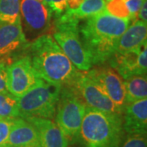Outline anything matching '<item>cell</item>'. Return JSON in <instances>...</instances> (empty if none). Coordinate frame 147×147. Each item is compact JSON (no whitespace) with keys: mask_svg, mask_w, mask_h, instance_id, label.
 <instances>
[{"mask_svg":"<svg viewBox=\"0 0 147 147\" xmlns=\"http://www.w3.org/2000/svg\"><path fill=\"white\" fill-rule=\"evenodd\" d=\"M105 10L116 17L131 20L124 0H105Z\"/></svg>","mask_w":147,"mask_h":147,"instance_id":"obj_21","label":"cell"},{"mask_svg":"<svg viewBox=\"0 0 147 147\" xmlns=\"http://www.w3.org/2000/svg\"><path fill=\"white\" fill-rule=\"evenodd\" d=\"M25 119L36 128L41 147H69L67 137L52 119L37 117H29Z\"/></svg>","mask_w":147,"mask_h":147,"instance_id":"obj_12","label":"cell"},{"mask_svg":"<svg viewBox=\"0 0 147 147\" xmlns=\"http://www.w3.org/2000/svg\"><path fill=\"white\" fill-rule=\"evenodd\" d=\"M52 13L46 4L37 0H21V18L33 34L39 36L49 30Z\"/></svg>","mask_w":147,"mask_h":147,"instance_id":"obj_10","label":"cell"},{"mask_svg":"<svg viewBox=\"0 0 147 147\" xmlns=\"http://www.w3.org/2000/svg\"><path fill=\"white\" fill-rule=\"evenodd\" d=\"M140 49L141 48L123 53H115L112 57H114L112 66L123 79L133 75H139L137 58Z\"/></svg>","mask_w":147,"mask_h":147,"instance_id":"obj_16","label":"cell"},{"mask_svg":"<svg viewBox=\"0 0 147 147\" xmlns=\"http://www.w3.org/2000/svg\"><path fill=\"white\" fill-rule=\"evenodd\" d=\"M126 104L147 98V79L145 75H133L124 79Z\"/></svg>","mask_w":147,"mask_h":147,"instance_id":"obj_17","label":"cell"},{"mask_svg":"<svg viewBox=\"0 0 147 147\" xmlns=\"http://www.w3.org/2000/svg\"><path fill=\"white\" fill-rule=\"evenodd\" d=\"M61 88V86L39 79L30 89L18 97L20 117L53 119L56 115L57 104Z\"/></svg>","mask_w":147,"mask_h":147,"instance_id":"obj_5","label":"cell"},{"mask_svg":"<svg viewBox=\"0 0 147 147\" xmlns=\"http://www.w3.org/2000/svg\"><path fill=\"white\" fill-rule=\"evenodd\" d=\"M71 87L77 92L86 106L108 114L123 115V112L114 103L100 85L87 74L80 73Z\"/></svg>","mask_w":147,"mask_h":147,"instance_id":"obj_7","label":"cell"},{"mask_svg":"<svg viewBox=\"0 0 147 147\" xmlns=\"http://www.w3.org/2000/svg\"><path fill=\"white\" fill-rule=\"evenodd\" d=\"M137 65L139 69V75L146 74L147 70V43H144L140 49L137 58Z\"/></svg>","mask_w":147,"mask_h":147,"instance_id":"obj_25","label":"cell"},{"mask_svg":"<svg viewBox=\"0 0 147 147\" xmlns=\"http://www.w3.org/2000/svg\"><path fill=\"white\" fill-rule=\"evenodd\" d=\"M147 3L146 1L144 2V3L142 4L141 9L139 11L138 16H137V20L142 21L145 23H147Z\"/></svg>","mask_w":147,"mask_h":147,"instance_id":"obj_28","label":"cell"},{"mask_svg":"<svg viewBox=\"0 0 147 147\" xmlns=\"http://www.w3.org/2000/svg\"><path fill=\"white\" fill-rule=\"evenodd\" d=\"M79 21L61 14L55 21L53 37L79 70L88 71L92 64L79 34Z\"/></svg>","mask_w":147,"mask_h":147,"instance_id":"obj_4","label":"cell"},{"mask_svg":"<svg viewBox=\"0 0 147 147\" xmlns=\"http://www.w3.org/2000/svg\"><path fill=\"white\" fill-rule=\"evenodd\" d=\"M123 134V115L86 107L79 136L83 147H120Z\"/></svg>","mask_w":147,"mask_h":147,"instance_id":"obj_3","label":"cell"},{"mask_svg":"<svg viewBox=\"0 0 147 147\" xmlns=\"http://www.w3.org/2000/svg\"><path fill=\"white\" fill-rule=\"evenodd\" d=\"M10 63L7 57L0 58V92L7 91V66Z\"/></svg>","mask_w":147,"mask_h":147,"instance_id":"obj_24","label":"cell"},{"mask_svg":"<svg viewBox=\"0 0 147 147\" xmlns=\"http://www.w3.org/2000/svg\"><path fill=\"white\" fill-rule=\"evenodd\" d=\"M126 3V6L130 13L131 21H135L137 19V16L139 11L142 7V4L146 0H124Z\"/></svg>","mask_w":147,"mask_h":147,"instance_id":"obj_26","label":"cell"},{"mask_svg":"<svg viewBox=\"0 0 147 147\" xmlns=\"http://www.w3.org/2000/svg\"><path fill=\"white\" fill-rule=\"evenodd\" d=\"M1 147H41L34 126L23 118H16L7 139Z\"/></svg>","mask_w":147,"mask_h":147,"instance_id":"obj_13","label":"cell"},{"mask_svg":"<svg viewBox=\"0 0 147 147\" xmlns=\"http://www.w3.org/2000/svg\"><path fill=\"white\" fill-rule=\"evenodd\" d=\"M21 21V0H0V24Z\"/></svg>","mask_w":147,"mask_h":147,"instance_id":"obj_19","label":"cell"},{"mask_svg":"<svg viewBox=\"0 0 147 147\" xmlns=\"http://www.w3.org/2000/svg\"><path fill=\"white\" fill-rule=\"evenodd\" d=\"M130 22L106 10L86 19L79 26V34L92 65H102L115 54L118 42Z\"/></svg>","mask_w":147,"mask_h":147,"instance_id":"obj_1","label":"cell"},{"mask_svg":"<svg viewBox=\"0 0 147 147\" xmlns=\"http://www.w3.org/2000/svg\"><path fill=\"white\" fill-rule=\"evenodd\" d=\"M105 10V0H84L77 9L65 11L64 14L77 20L88 19Z\"/></svg>","mask_w":147,"mask_h":147,"instance_id":"obj_18","label":"cell"},{"mask_svg":"<svg viewBox=\"0 0 147 147\" xmlns=\"http://www.w3.org/2000/svg\"><path fill=\"white\" fill-rule=\"evenodd\" d=\"M45 1V3H46V5L50 8V7H51V0H44Z\"/></svg>","mask_w":147,"mask_h":147,"instance_id":"obj_30","label":"cell"},{"mask_svg":"<svg viewBox=\"0 0 147 147\" xmlns=\"http://www.w3.org/2000/svg\"><path fill=\"white\" fill-rule=\"evenodd\" d=\"M28 47L38 75L48 83L71 87L81 73L51 34H43L37 37Z\"/></svg>","mask_w":147,"mask_h":147,"instance_id":"obj_2","label":"cell"},{"mask_svg":"<svg viewBox=\"0 0 147 147\" xmlns=\"http://www.w3.org/2000/svg\"><path fill=\"white\" fill-rule=\"evenodd\" d=\"M120 147H147L146 133L127 134Z\"/></svg>","mask_w":147,"mask_h":147,"instance_id":"obj_22","label":"cell"},{"mask_svg":"<svg viewBox=\"0 0 147 147\" xmlns=\"http://www.w3.org/2000/svg\"><path fill=\"white\" fill-rule=\"evenodd\" d=\"M20 117L18 97L7 90L0 92V119H16Z\"/></svg>","mask_w":147,"mask_h":147,"instance_id":"obj_20","label":"cell"},{"mask_svg":"<svg viewBox=\"0 0 147 147\" xmlns=\"http://www.w3.org/2000/svg\"><path fill=\"white\" fill-rule=\"evenodd\" d=\"M37 1H38V2H40V3H44V4H46V3H45V1H44V0H37Z\"/></svg>","mask_w":147,"mask_h":147,"instance_id":"obj_31","label":"cell"},{"mask_svg":"<svg viewBox=\"0 0 147 147\" xmlns=\"http://www.w3.org/2000/svg\"><path fill=\"white\" fill-rule=\"evenodd\" d=\"M84 0H67L65 11H74L77 9Z\"/></svg>","mask_w":147,"mask_h":147,"instance_id":"obj_29","label":"cell"},{"mask_svg":"<svg viewBox=\"0 0 147 147\" xmlns=\"http://www.w3.org/2000/svg\"><path fill=\"white\" fill-rule=\"evenodd\" d=\"M86 105L73 87L63 86L56 110V123L67 137L69 143L79 142Z\"/></svg>","mask_w":147,"mask_h":147,"instance_id":"obj_6","label":"cell"},{"mask_svg":"<svg viewBox=\"0 0 147 147\" xmlns=\"http://www.w3.org/2000/svg\"><path fill=\"white\" fill-rule=\"evenodd\" d=\"M28 46L21 21L13 24H0V58L7 57Z\"/></svg>","mask_w":147,"mask_h":147,"instance_id":"obj_11","label":"cell"},{"mask_svg":"<svg viewBox=\"0 0 147 147\" xmlns=\"http://www.w3.org/2000/svg\"><path fill=\"white\" fill-rule=\"evenodd\" d=\"M41 79L34 69L30 56L18 58L7 66V90L20 97Z\"/></svg>","mask_w":147,"mask_h":147,"instance_id":"obj_8","label":"cell"},{"mask_svg":"<svg viewBox=\"0 0 147 147\" xmlns=\"http://www.w3.org/2000/svg\"><path fill=\"white\" fill-rule=\"evenodd\" d=\"M147 23L139 20L131 21V26L120 37L115 53H123L141 48L146 42Z\"/></svg>","mask_w":147,"mask_h":147,"instance_id":"obj_15","label":"cell"},{"mask_svg":"<svg viewBox=\"0 0 147 147\" xmlns=\"http://www.w3.org/2000/svg\"><path fill=\"white\" fill-rule=\"evenodd\" d=\"M15 119H0V147L7 139Z\"/></svg>","mask_w":147,"mask_h":147,"instance_id":"obj_23","label":"cell"},{"mask_svg":"<svg viewBox=\"0 0 147 147\" xmlns=\"http://www.w3.org/2000/svg\"><path fill=\"white\" fill-rule=\"evenodd\" d=\"M66 2L67 0H51L50 9L52 12L55 13L57 17L65 12L66 9Z\"/></svg>","mask_w":147,"mask_h":147,"instance_id":"obj_27","label":"cell"},{"mask_svg":"<svg viewBox=\"0 0 147 147\" xmlns=\"http://www.w3.org/2000/svg\"><path fill=\"white\" fill-rule=\"evenodd\" d=\"M87 74L96 81L123 112L126 105L125 82L119 74L112 67L102 66L89 70Z\"/></svg>","mask_w":147,"mask_h":147,"instance_id":"obj_9","label":"cell"},{"mask_svg":"<svg viewBox=\"0 0 147 147\" xmlns=\"http://www.w3.org/2000/svg\"><path fill=\"white\" fill-rule=\"evenodd\" d=\"M123 114V127L127 134L146 133L147 98L126 104Z\"/></svg>","mask_w":147,"mask_h":147,"instance_id":"obj_14","label":"cell"}]
</instances>
